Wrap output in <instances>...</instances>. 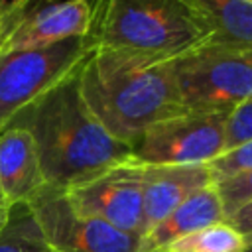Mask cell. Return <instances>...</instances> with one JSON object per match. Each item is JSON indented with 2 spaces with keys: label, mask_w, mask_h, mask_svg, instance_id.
I'll return each instance as SVG.
<instances>
[{
  "label": "cell",
  "mask_w": 252,
  "mask_h": 252,
  "mask_svg": "<svg viewBox=\"0 0 252 252\" xmlns=\"http://www.w3.org/2000/svg\"><path fill=\"white\" fill-rule=\"evenodd\" d=\"M77 73L14 122L32 134L47 189L61 193L134 156V150L118 142L87 106Z\"/></svg>",
  "instance_id": "1"
},
{
  "label": "cell",
  "mask_w": 252,
  "mask_h": 252,
  "mask_svg": "<svg viewBox=\"0 0 252 252\" xmlns=\"http://www.w3.org/2000/svg\"><path fill=\"white\" fill-rule=\"evenodd\" d=\"M81 94L100 124L134 150L142 134L183 108L173 63L96 49L77 73Z\"/></svg>",
  "instance_id": "2"
},
{
  "label": "cell",
  "mask_w": 252,
  "mask_h": 252,
  "mask_svg": "<svg viewBox=\"0 0 252 252\" xmlns=\"http://www.w3.org/2000/svg\"><path fill=\"white\" fill-rule=\"evenodd\" d=\"M89 37L96 49L173 63L209 41L191 0H102L93 4Z\"/></svg>",
  "instance_id": "3"
},
{
  "label": "cell",
  "mask_w": 252,
  "mask_h": 252,
  "mask_svg": "<svg viewBox=\"0 0 252 252\" xmlns=\"http://www.w3.org/2000/svg\"><path fill=\"white\" fill-rule=\"evenodd\" d=\"M187 112H230L252 98V49L211 43L173 61Z\"/></svg>",
  "instance_id": "4"
},
{
  "label": "cell",
  "mask_w": 252,
  "mask_h": 252,
  "mask_svg": "<svg viewBox=\"0 0 252 252\" xmlns=\"http://www.w3.org/2000/svg\"><path fill=\"white\" fill-rule=\"evenodd\" d=\"M94 51L91 37H73L45 47L0 53V132L73 77Z\"/></svg>",
  "instance_id": "5"
},
{
  "label": "cell",
  "mask_w": 252,
  "mask_h": 252,
  "mask_svg": "<svg viewBox=\"0 0 252 252\" xmlns=\"http://www.w3.org/2000/svg\"><path fill=\"white\" fill-rule=\"evenodd\" d=\"M228 112H183L150 126L134 146L146 165H207L224 152Z\"/></svg>",
  "instance_id": "6"
},
{
  "label": "cell",
  "mask_w": 252,
  "mask_h": 252,
  "mask_svg": "<svg viewBox=\"0 0 252 252\" xmlns=\"http://www.w3.org/2000/svg\"><path fill=\"white\" fill-rule=\"evenodd\" d=\"M43 244L53 252H136L140 238L77 215L65 193L45 189L28 207Z\"/></svg>",
  "instance_id": "7"
},
{
  "label": "cell",
  "mask_w": 252,
  "mask_h": 252,
  "mask_svg": "<svg viewBox=\"0 0 252 252\" xmlns=\"http://www.w3.org/2000/svg\"><path fill=\"white\" fill-rule=\"evenodd\" d=\"M65 197L77 215L142 236V163L134 156L67 189Z\"/></svg>",
  "instance_id": "8"
},
{
  "label": "cell",
  "mask_w": 252,
  "mask_h": 252,
  "mask_svg": "<svg viewBox=\"0 0 252 252\" xmlns=\"http://www.w3.org/2000/svg\"><path fill=\"white\" fill-rule=\"evenodd\" d=\"M91 24L93 4L85 0H10L2 53L45 47L73 37H89Z\"/></svg>",
  "instance_id": "9"
},
{
  "label": "cell",
  "mask_w": 252,
  "mask_h": 252,
  "mask_svg": "<svg viewBox=\"0 0 252 252\" xmlns=\"http://www.w3.org/2000/svg\"><path fill=\"white\" fill-rule=\"evenodd\" d=\"M215 183L207 165L142 163V236L171 215L183 201ZM140 236V238H142Z\"/></svg>",
  "instance_id": "10"
},
{
  "label": "cell",
  "mask_w": 252,
  "mask_h": 252,
  "mask_svg": "<svg viewBox=\"0 0 252 252\" xmlns=\"http://www.w3.org/2000/svg\"><path fill=\"white\" fill-rule=\"evenodd\" d=\"M47 189L32 134L18 124L0 132V191L12 209L28 207Z\"/></svg>",
  "instance_id": "11"
},
{
  "label": "cell",
  "mask_w": 252,
  "mask_h": 252,
  "mask_svg": "<svg viewBox=\"0 0 252 252\" xmlns=\"http://www.w3.org/2000/svg\"><path fill=\"white\" fill-rule=\"evenodd\" d=\"M222 220H226L222 201L219 197L217 185L211 183L193 193L171 215H167L159 224L146 232L140 238L136 252H163L175 240Z\"/></svg>",
  "instance_id": "12"
},
{
  "label": "cell",
  "mask_w": 252,
  "mask_h": 252,
  "mask_svg": "<svg viewBox=\"0 0 252 252\" xmlns=\"http://www.w3.org/2000/svg\"><path fill=\"white\" fill-rule=\"evenodd\" d=\"M211 43L252 49V0H191Z\"/></svg>",
  "instance_id": "13"
},
{
  "label": "cell",
  "mask_w": 252,
  "mask_h": 252,
  "mask_svg": "<svg viewBox=\"0 0 252 252\" xmlns=\"http://www.w3.org/2000/svg\"><path fill=\"white\" fill-rule=\"evenodd\" d=\"M246 246V238L228 220H222L175 240L163 252H242Z\"/></svg>",
  "instance_id": "14"
},
{
  "label": "cell",
  "mask_w": 252,
  "mask_h": 252,
  "mask_svg": "<svg viewBox=\"0 0 252 252\" xmlns=\"http://www.w3.org/2000/svg\"><path fill=\"white\" fill-rule=\"evenodd\" d=\"M45 248L32 215L26 207H18L10 226L0 234V252H41Z\"/></svg>",
  "instance_id": "15"
},
{
  "label": "cell",
  "mask_w": 252,
  "mask_h": 252,
  "mask_svg": "<svg viewBox=\"0 0 252 252\" xmlns=\"http://www.w3.org/2000/svg\"><path fill=\"white\" fill-rule=\"evenodd\" d=\"M215 185H217L219 197L222 201V209H224L226 219L230 215H234L240 207H244L252 201V169L238 173V175H232L228 179H222Z\"/></svg>",
  "instance_id": "16"
},
{
  "label": "cell",
  "mask_w": 252,
  "mask_h": 252,
  "mask_svg": "<svg viewBox=\"0 0 252 252\" xmlns=\"http://www.w3.org/2000/svg\"><path fill=\"white\" fill-rule=\"evenodd\" d=\"M209 169H211V175H213L215 183H219L222 179H228L232 175L250 171L252 169V140L238 146V148L222 152L217 159H213L209 163Z\"/></svg>",
  "instance_id": "17"
},
{
  "label": "cell",
  "mask_w": 252,
  "mask_h": 252,
  "mask_svg": "<svg viewBox=\"0 0 252 252\" xmlns=\"http://www.w3.org/2000/svg\"><path fill=\"white\" fill-rule=\"evenodd\" d=\"M252 140V98L240 102L226 116L224 152L238 148Z\"/></svg>",
  "instance_id": "18"
},
{
  "label": "cell",
  "mask_w": 252,
  "mask_h": 252,
  "mask_svg": "<svg viewBox=\"0 0 252 252\" xmlns=\"http://www.w3.org/2000/svg\"><path fill=\"white\" fill-rule=\"evenodd\" d=\"M226 220L246 238L248 244H252V201H250L248 205L240 207V209H238L234 215H230Z\"/></svg>",
  "instance_id": "19"
},
{
  "label": "cell",
  "mask_w": 252,
  "mask_h": 252,
  "mask_svg": "<svg viewBox=\"0 0 252 252\" xmlns=\"http://www.w3.org/2000/svg\"><path fill=\"white\" fill-rule=\"evenodd\" d=\"M14 211H16V209L10 207V203L6 201V197H4L2 191H0V234L10 226L12 217H14Z\"/></svg>",
  "instance_id": "20"
},
{
  "label": "cell",
  "mask_w": 252,
  "mask_h": 252,
  "mask_svg": "<svg viewBox=\"0 0 252 252\" xmlns=\"http://www.w3.org/2000/svg\"><path fill=\"white\" fill-rule=\"evenodd\" d=\"M8 4H10V0H0V53H2L4 30H6V16H8Z\"/></svg>",
  "instance_id": "21"
},
{
  "label": "cell",
  "mask_w": 252,
  "mask_h": 252,
  "mask_svg": "<svg viewBox=\"0 0 252 252\" xmlns=\"http://www.w3.org/2000/svg\"><path fill=\"white\" fill-rule=\"evenodd\" d=\"M242 252H252V244H248V246H246V248H244Z\"/></svg>",
  "instance_id": "22"
},
{
  "label": "cell",
  "mask_w": 252,
  "mask_h": 252,
  "mask_svg": "<svg viewBox=\"0 0 252 252\" xmlns=\"http://www.w3.org/2000/svg\"><path fill=\"white\" fill-rule=\"evenodd\" d=\"M41 252H53V250H49V248H45V250H41Z\"/></svg>",
  "instance_id": "23"
}]
</instances>
